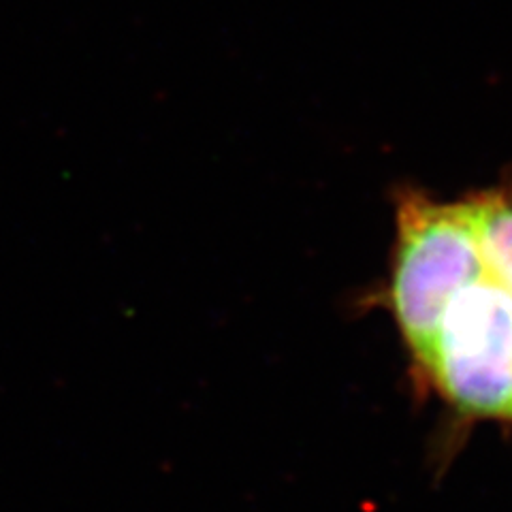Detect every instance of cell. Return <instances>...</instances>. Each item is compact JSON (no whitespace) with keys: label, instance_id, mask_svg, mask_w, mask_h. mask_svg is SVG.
Here are the masks:
<instances>
[{"label":"cell","instance_id":"cell-1","mask_svg":"<svg viewBox=\"0 0 512 512\" xmlns=\"http://www.w3.org/2000/svg\"><path fill=\"white\" fill-rule=\"evenodd\" d=\"M485 276L470 199L440 203L419 192L399 199L389 306L414 363L455 297Z\"/></svg>","mask_w":512,"mask_h":512},{"label":"cell","instance_id":"cell-2","mask_svg":"<svg viewBox=\"0 0 512 512\" xmlns=\"http://www.w3.org/2000/svg\"><path fill=\"white\" fill-rule=\"evenodd\" d=\"M416 365L457 412L512 423V295L489 276L468 286Z\"/></svg>","mask_w":512,"mask_h":512},{"label":"cell","instance_id":"cell-3","mask_svg":"<svg viewBox=\"0 0 512 512\" xmlns=\"http://www.w3.org/2000/svg\"><path fill=\"white\" fill-rule=\"evenodd\" d=\"M487 276L512 295V184L470 197Z\"/></svg>","mask_w":512,"mask_h":512}]
</instances>
